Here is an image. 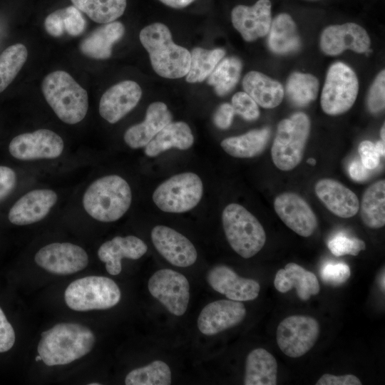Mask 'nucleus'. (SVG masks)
<instances>
[{
  "label": "nucleus",
  "mask_w": 385,
  "mask_h": 385,
  "mask_svg": "<svg viewBox=\"0 0 385 385\" xmlns=\"http://www.w3.org/2000/svg\"><path fill=\"white\" fill-rule=\"evenodd\" d=\"M94 344L95 336L88 327L60 323L41 333L37 351L47 366L64 365L88 354Z\"/></svg>",
  "instance_id": "f257e3e1"
},
{
  "label": "nucleus",
  "mask_w": 385,
  "mask_h": 385,
  "mask_svg": "<svg viewBox=\"0 0 385 385\" xmlns=\"http://www.w3.org/2000/svg\"><path fill=\"white\" fill-rule=\"evenodd\" d=\"M140 41L148 52L154 71L166 78H180L188 73L190 65V53L175 44L168 26L154 23L140 32Z\"/></svg>",
  "instance_id": "f03ea898"
},
{
  "label": "nucleus",
  "mask_w": 385,
  "mask_h": 385,
  "mask_svg": "<svg viewBox=\"0 0 385 385\" xmlns=\"http://www.w3.org/2000/svg\"><path fill=\"white\" fill-rule=\"evenodd\" d=\"M132 192L128 182L118 175L94 180L86 190L83 206L93 219L111 222L121 218L130 207Z\"/></svg>",
  "instance_id": "7ed1b4c3"
},
{
  "label": "nucleus",
  "mask_w": 385,
  "mask_h": 385,
  "mask_svg": "<svg viewBox=\"0 0 385 385\" xmlns=\"http://www.w3.org/2000/svg\"><path fill=\"white\" fill-rule=\"evenodd\" d=\"M43 95L58 118L73 125L81 122L88 109L87 91L67 72L48 74L41 84Z\"/></svg>",
  "instance_id": "20e7f679"
},
{
  "label": "nucleus",
  "mask_w": 385,
  "mask_h": 385,
  "mask_svg": "<svg viewBox=\"0 0 385 385\" xmlns=\"http://www.w3.org/2000/svg\"><path fill=\"white\" fill-rule=\"evenodd\" d=\"M222 222L227 242L242 257L250 258L264 247L266 233L262 225L242 205H227L222 213Z\"/></svg>",
  "instance_id": "39448f33"
},
{
  "label": "nucleus",
  "mask_w": 385,
  "mask_h": 385,
  "mask_svg": "<svg viewBox=\"0 0 385 385\" xmlns=\"http://www.w3.org/2000/svg\"><path fill=\"white\" fill-rule=\"evenodd\" d=\"M310 131L307 114L299 112L282 120L271 148L272 160L279 170L288 171L301 162Z\"/></svg>",
  "instance_id": "423d86ee"
},
{
  "label": "nucleus",
  "mask_w": 385,
  "mask_h": 385,
  "mask_svg": "<svg viewBox=\"0 0 385 385\" xmlns=\"http://www.w3.org/2000/svg\"><path fill=\"white\" fill-rule=\"evenodd\" d=\"M120 296L117 284L103 276L78 279L72 282L64 292L67 306L78 312L111 308L119 302Z\"/></svg>",
  "instance_id": "0eeeda50"
},
{
  "label": "nucleus",
  "mask_w": 385,
  "mask_h": 385,
  "mask_svg": "<svg viewBox=\"0 0 385 385\" xmlns=\"http://www.w3.org/2000/svg\"><path fill=\"white\" fill-rule=\"evenodd\" d=\"M203 195L202 181L197 174L186 172L175 175L160 183L152 198L162 211L183 213L195 207Z\"/></svg>",
  "instance_id": "6e6552de"
},
{
  "label": "nucleus",
  "mask_w": 385,
  "mask_h": 385,
  "mask_svg": "<svg viewBox=\"0 0 385 385\" xmlns=\"http://www.w3.org/2000/svg\"><path fill=\"white\" fill-rule=\"evenodd\" d=\"M359 91L355 72L342 62L329 68L321 95L323 111L330 115L342 114L354 105Z\"/></svg>",
  "instance_id": "1a4fd4ad"
},
{
  "label": "nucleus",
  "mask_w": 385,
  "mask_h": 385,
  "mask_svg": "<svg viewBox=\"0 0 385 385\" xmlns=\"http://www.w3.org/2000/svg\"><path fill=\"white\" fill-rule=\"evenodd\" d=\"M319 324L314 318L292 315L279 324L277 343L285 355L298 358L314 346L319 337Z\"/></svg>",
  "instance_id": "9d476101"
},
{
  "label": "nucleus",
  "mask_w": 385,
  "mask_h": 385,
  "mask_svg": "<svg viewBox=\"0 0 385 385\" xmlns=\"http://www.w3.org/2000/svg\"><path fill=\"white\" fill-rule=\"evenodd\" d=\"M148 287L151 295L171 314H185L190 299V284L183 274L170 269L159 270L150 278Z\"/></svg>",
  "instance_id": "9b49d317"
},
{
  "label": "nucleus",
  "mask_w": 385,
  "mask_h": 385,
  "mask_svg": "<svg viewBox=\"0 0 385 385\" xmlns=\"http://www.w3.org/2000/svg\"><path fill=\"white\" fill-rule=\"evenodd\" d=\"M63 148L62 138L48 129L18 135L9 145L10 154L20 160L54 159L62 154Z\"/></svg>",
  "instance_id": "f8f14e48"
},
{
  "label": "nucleus",
  "mask_w": 385,
  "mask_h": 385,
  "mask_svg": "<svg viewBox=\"0 0 385 385\" xmlns=\"http://www.w3.org/2000/svg\"><path fill=\"white\" fill-rule=\"evenodd\" d=\"M36 263L56 274H71L86 268L87 252L80 246L69 242H54L41 247L34 257Z\"/></svg>",
  "instance_id": "ddd939ff"
},
{
  "label": "nucleus",
  "mask_w": 385,
  "mask_h": 385,
  "mask_svg": "<svg viewBox=\"0 0 385 385\" xmlns=\"http://www.w3.org/2000/svg\"><path fill=\"white\" fill-rule=\"evenodd\" d=\"M274 207L282 221L300 236L307 237L316 230L317 218L309 204L294 192H283L274 200Z\"/></svg>",
  "instance_id": "4468645a"
},
{
  "label": "nucleus",
  "mask_w": 385,
  "mask_h": 385,
  "mask_svg": "<svg viewBox=\"0 0 385 385\" xmlns=\"http://www.w3.org/2000/svg\"><path fill=\"white\" fill-rule=\"evenodd\" d=\"M370 44L366 30L355 23L327 26L322 31L319 41L322 51L329 56L339 55L347 49L365 53Z\"/></svg>",
  "instance_id": "2eb2a0df"
},
{
  "label": "nucleus",
  "mask_w": 385,
  "mask_h": 385,
  "mask_svg": "<svg viewBox=\"0 0 385 385\" xmlns=\"http://www.w3.org/2000/svg\"><path fill=\"white\" fill-rule=\"evenodd\" d=\"M150 235L157 251L173 265L186 267L195 262L197 250L181 233L167 226L157 225Z\"/></svg>",
  "instance_id": "dca6fc26"
},
{
  "label": "nucleus",
  "mask_w": 385,
  "mask_h": 385,
  "mask_svg": "<svg viewBox=\"0 0 385 385\" xmlns=\"http://www.w3.org/2000/svg\"><path fill=\"white\" fill-rule=\"evenodd\" d=\"M246 316L245 305L231 299H220L207 304L197 318L199 330L214 335L239 324Z\"/></svg>",
  "instance_id": "f3484780"
},
{
  "label": "nucleus",
  "mask_w": 385,
  "mask_h": 385,
  "mask_svg": "<svg viewBox=\"0 0 385 385\" xmlns=\"http://www.w3.org/2000/svg\"><path fill=\"white\" fill-rule=\"evenodd\" d=\"M271 10L270 0H258L252 6L237 5L231 12L232 25L245 41H253L269 33Z\"/></svg>",
  "instance_id": "a211bd4d"
},
{
  "label": "nucleus",
  "mask_w": 385,
  "mask_h": 385,
  "mask_svg": "<svg viewBox=\"0 0 385 385\" xmlns=\"http://www.w3.org/2000/svg\"><path fill=\"white\" fill-rule=\"evenodd\" d=\"M207 281L214 290L235 301L253 300L260 291V285L256 280L241 277L230 267L223 265L210 270Z\"/></svg>",
  "instance_id": "6ab92c4d"
},
{
  "label": "nucleus",
  "mask_w": 385,
  "mask_h": 385,
  "mask_svg": "<svg viewBox=\"0 0 385 385\" xmlns=\"http://www.w3.org/2000/svg\"><path fill=\"white\" fill-rule=\"evenodd\" d=\"M141 96V88L136 82L124 81L118 83L101 96L99 113L108 123H115L137 106Z\"/></svg>",
  "instance_id": "aec40b11"
},
{
  "label": "nucleus",
  "mask_w": 385,
  "mask_h": 385,
  "mask_svg": "<svg viewBox=\"0 0 385 385\" xmlns=\"http://www.w3.org/2000/svg\"><path fill=\"white\" fill-rule=\"evenodd\" d=\"M56 192L51 189H36L21 196L11 207L8 218L14 225H27L43 220L56 205Z\"/></svg>",
  "instance_id": "412c9836"
},
{
  "label": "nucleus",
  "mask_w": 385,
  "mask_h": 385,
  "mask_svg": "<svg viewBox=\"0 0 385 385\" xmlns=\"http://www.w3.org/2000/svg\"><path fill=\"white\" fill-rule=\"evenodd\" d=\"M314 191L324 205L339 217H351L359 210L356 195L337 180L320 179L315 184Z\"/></svg>",
  "instance_id": "4be33fe9"
},
{
  "label": "nucleus",
  "mask_w": 385,
  "mask_h": 385,
  "mask_svg": "<svg viewBox=\"0 0 385 385\" xmlns=\"http://www.w3.org/2000/svg\"><path fill=\"white\" fill-rule=\"evenodd\" d=\"M172 120V114L166 104L153 102L149 105L144 120L126 130L124 141L132 149L144 148Z\"/></svg>",
  "instance_id": "5701e85b"
},
{
  "label": "nucleus",
  "mask_w": 385,
  "mask_h": 385,
  "mask_svg": "<svg viewBox=\"0 0 385 385\" xmlns=\"http://www.w3.org/2000/svg\"><path fill=\"white\" fill-rule=\"evenodd\" d=\"M147 250L146 244L135 236H116L101 245L98 256L99 260L106 264L107 272L110 274L117 275L122 270V259L138 260L144 255Z\"/></svg>",
  "instance_id": "b1692460"
},
{
  "label": "nucleus",
  "mask_w": 385,
  "mask_h": 385,
  "mask_svg": "<svg viewBox=\"0 0 385 385\" xmlns=\"http://www.w3.org/2000/svg\"><path fill=\"white\" fill-rule=\"evenodd\" d=\"M274 285L282 293L296 288L297 296L303 301L308 300L312 295H317L320 290L316 275L294 262L287 264L284 269L277 271Z\"/></svg>",
  "instance_id": "393cba45"
},
{
  "label": "nucleus",
  "mask_w": 385,
  "mask_h": 385,
  "mask_svg": "<svg viewBox=\"0 0 385 385\" xmlns=\"http://www.w3.org/2000/svg\"><path fill=\"white\" fill-rule=\"evenodd\" d=\"M125 33L120 21H112L98 27L82 40L80 51L85 56L95 59H106L111 56L113 45Z\"/></svg>",
  "instance_id": "a878e982"
},
{
  "label": "nucleus",
  "mask_w": 385,
  "mask_h": 385,
  "mask_svg": "<svg viewBox=\"0 0 385 385\" xmlns=\"http://www.w3.org/2000/svg\"><path fill=\"white\" fill-rule=\"evenodd\" d=\"M193 143V135L186 123L170 122L144 147V153L148 157H155L171 148L188 150Z\"/></svg>",
  "instance_id": "bb28decb"
},
{
  "label": "nucleus",
  "mask_w": 385,
  "mask_h": 385,
  "mask_svg": "<svg viewBox=\"0 0 385 385\" xmlns=\"http://www.w3.org/2000/svg\"><path fill=\"white\" fill-rule=\"evenodd\" d=\"M242 87L257 105L265 108L277 107L284 98L282 84L258 71L248 72L242 80Z\"/></svg>",
  "instance_id": "cd10ccee"
},
{
  "label": "nucleus",
  "mask_w": 385,
  "mask_h": 385,
  "mask_svg": "<svg viewBox=\"0 0 385 385\" xmlns=\"http://www.w3.org/2000/svg\"><path fill=\"white\" fill-rule=\"evenodd\" d=\"M277 362L274 356L262 348L249 353L246 358L245 385H275Z\"/></svg>",
  "instance_id": "c85d7f7f"
},
{
  "label": "nucleus",
  "mask_w": 385,
  "mask_h": 385,
  "mask_svg": "<svg viewBox=\"0 0 385 385\" xmlns=\"http://www.w3.org/2000/svg\"><path fill=\"white\" fill-rule=\"evenodd\" d=\"M267 41L270 50L278 54L295 52L300 48L297 26L289 14L281 13L272 20Z\"/></svg>",
  "instance_id": "c756f323"
},
{
  "label": "nucleus",
  "mask_w": 385,
  "mask_h": 385,
  "mask_svg": "<svg viewBox=\"0 0 385 385\" xmlns=\"http://www.w3.org/2000/svg\"><path fill=\"white\" fill-rule=\"evenodd\" d=\"M270 137V128H265L252 130L238 136L225 138L221 141L220 145L225 153L232 157L250 158L262 153Z\"/></svg>",
  "instance_id": "7c9ffc66"
},
{
  "label": "nucleus",
  "mask_w": 385,
  "mask_h": 385,
  "mask_svg": "<svg viewBox=\"0 0 385 385\" xmlns=\"http://www.w3.org/2000/svg\"><path fill=\"white\" fill-rule=\"evenodd\" d=\"M360 215L364 224L378 229L385 225V181L379 180L364 191L360 204Z\"/></svg>",
  "instance_id": "2f4dec72"
},
{
  "label": "nucleus",
  "mask_w": 385,
  "mask_h": 385,
  "mask_svg": "<svg viewBox=\"0 0 385 385\" xmlns=\"http://www.w3.org/2000/svg\"><path fill=\"white\" fill-rule=\"evenodd\" d=\"M77 9L99 24L114 21L124 13L126 0H71Z\"/></svg>",
  "instance_id": "473e14b6"
},
{
  "label": "nucleus",
  "mask_w": 385,
  "mask_h": 385,
  "mask_svg": "<svg viewBox=\"0 0 385 385\" xmlns=\"http://www.w3.org/2000/svg\"><path fill=\"white\" fill-rule=\"evenodd\" d=\"M241 61L235 56L224 58L218 63L207 77V83L214 87L219 96L230 93L237 83L242 71Z\"/></svg>",
  "instance_id": "72a5a7b5"
},
{
  "label": "nucleus",
  "mask_w": 385,
  "mask_h": 385,
  "mask_svg": "<svg viewBox=\"0 0 385 385\" xmlns=\"http://www.w3.org/2000/svg\"><path fill=\"white\" fill-rule=\"evenodd\" d=\"M319 81L313 75L294 72L288 78L286 93L295 106H304L314 101L318 95Z\"/></svg>",
  "instance_id": "f704fd0d"
},
{
  "label": "nucleus",
  "mask_w": 385,
  "mask_h": 385,
  "mask_svg": "<svg viewBox=\"0 0 385 385\" xmlns=\"http://www.w3.org/2000/svg\"><path fill=\"white\" fill-rule=\"evenodd\" d=\"M225 55V51L222 48L208 50L200 47L195 48L190 53V65L186 74V81L189 83L204 81Z\"/></svg>",
  "instance_id": "c9c22d12"
},
{
  "label": "nucleus",
  "mask_w": 385,
  "mask_h": 385,
  "mask_svg": "<svg viewBox=\"0 0 385 385\" xmlns=\"http://www.w3.org/2000/svg\"><path fill=\"white\" fill-rule=\"evenodd\" d=\"M126 385H169L171 371L163 361L155 360L145 366L130 371L125 379Z\"/></svg>",
  "instance_id": "e433bc0d"
},
{
  "label": "nucleus",
  "mask_w": 385,
  "mask_h": 385,
  "mask_svg": "<svg viewBox=\"0 0 385 385\" xmlns=\"http://www.w3.org/2000/svg\"><path fill=\"white\" fill-rule=\"evenodd\" d=\"M28 56L26 47L16 43L7 47L0 55V93L13 81L25 63Z\"/></svg>",
  "instance_id": "4c0bfd02"
},
{
  "label": "nucleus",
  "mask_w": 385,
  "mask_h": 385,
  "mask_svg": "<svg viewBox=\"0 0 385 385\" xmlns=\"http://www.w3.org/2000/svg\"><path fill=\"white\" fill-rule=\"evenodd\" d=\"M328 247L331 252L340 257L346 255L356 256L360 251L365 250L366 245L363 240L356 237H349L339 234L329 240Z\"/></svg>",
  "instance_id": "58836bf2"
},
{
  "label": "nucleus",
  "mask_w": 385,
  "mask_h": 385,
  "mask_svg": "<svg viewBox=\"0 0 385 385\" xmlns=\"http://www.w3.org/2000/svg\"><path fill=\"white\" fill-rule=\"evenodd\" d=\"M61 13L65 32L72 36H79L83 32L86 21L78 9L69 6L61 9Z\"/></svg>",
  "instance_id": "ea45409f"
},
{
  "label": "nucleus",
  "mask_w": 385,
  "mask_h": 385,
  "mask_svg": "<svg viewBox=\"0 0 385 385\" xmlns=\"http://www.w3.org/2000/svg\"><path fill=\"white\" fill-rule=\"evenodd\" d=\"M235 113L247 120H255L260 116L257 103L245 92H237L232 98Z\"/></svg>",
  "instance_id": "a19ab883"
},
{
  "label": "nucleus",
  "mask_w": 385,
  "mask_h": 385,
  "mask_svg": "<svg viewBox=\"0 0 385 385\" xmlns=\"http://www.w3.org/2000/svg\"><path fill=\"white\" fill-rule=\"evenodd\" d=\"M367 106L371 113H376L385 106V72L382 70L374 81L367 96Z\"/></svg>",
  "instance_id": "79ce46f5"
},
{
  "label": "nucleus",
  "mask_w": 385,
  "mask_h": 385,
  "mask_svg": "<svg viewBox=\"0 0 385 385\" xmlns=\"http://www.w3.org/2000/svg\"><path fill=\"white\" fill-rule=\"evenodd\" d=\"M351 274L349 267L342 262L327 263L321 270L322 281L331 286H339L347 281Z\"/></svg>",
  "instance_id": "37998d69"
},
{
  "label": "nucleus",
  "mask_w": 385,
  "mask_h": 385,
  "mask_svg": "<svg viewBox=\"0 0 385 385\" xmlns=\"http://www.w3.org/2000/svg\"><path fill=\"white\" fill-rule=\"evenodd\" d=\"M358 150L361 162L365 168L373 170L378 167L381 156L374 143L370 140H363L360 143Z\"/></svg>",
  "instance_id": "c03bdc74"
},
{
  "label": "nucleus",
  "mask_w": 385,
  "mask_h": 385,
  "mask_svg": "<svg viewBox=\"0 0 385 385\" xmlns=\"http://www.w3.org/2000/svg\"><path fill=\"white\" fill-rule=\"evenodd\" d=\"M14 342V329L0 307V353L10 350Z\"/></svg>",
  "instance_id": "a18cd8bd"
},
{
  "label": "nucleus",
  "mask_w": 385,
  "mask_h": 385,
  "mask_svg": "<svg viewBox=\"0 0 385 385\" xmlns=\"http://www.w3.org/2000/svg\"><path fill=\"white\" fill-rule=\"evenodd\" d=\"M235 113L231 104L227 103L221 104L213 115L215 125L222 130L227 129L232 123Z\"/></svg>",
  "instance_id": "49530a36"
},
{
  "label": "nucleus",
  "mask_w": 385,
  "mask_h": 385,
  "mask_svg": "<svg viewBox=\"0 0 385 385\" xmlns=\"http://www.w3.org/2000/svg\"><path fill=\"white\" fill-rule=\"evenodd\" d=\"M16 184V175L11 168L0 165V200L14 190Z\"/></svg>",
  "instance_id": "de8ad7c7"
},
{
  "label": "nucleus",
  "mask_w": 385,
  "mask_h": 385,
  "mask_svg": "<svg viewBox=\"0 0 385 385\" xmlns=\"http://www.w3.org/2000/svg\"><path fill=\"white\" fill-rule=\"evenodd\" d=\"M361 381L354 375L335 376L330 374L322 375L316 385H361Z\"/></svg>",
  "instance_id": "09e8293b"
},
{
  "label": "nucleus",
  "mask_w": 385,
  "mask_h": 385,
  "mask_svg": "<svg viewBox=\"0 0 385 385\" xmlns=\"http://www.w3.org/2000/svg\"><path fill=\"white\" fill-rule=\"evenodd\" d=\"M46 32L53 37H60L64 33L61 9H58L48 15L44 21Z\"/></svg>",
  "instance_id": "8fccbe9b"
},
{
  "label": "nucleus",
  "mask_w": 385,
  "mask_h": 385,
  "mask_svg": "<svg viewBox=\"0 0 385 385\" xmlns=\"http://www.w3.org/2000/svg\"><path fill=\"white\" fill-rule=\"evenodd\" d=\"M371 170L367 169L359 160L353 161L349 166L351 178L358 182L364 181L371 175Z\"/></svg>",
  "instance_id": "3c124183"
},
{
  "label": "nucleus",
  "mask_w": 385,
  "mask_h": 385,
  "mask_svg": "<svg viewBox=\"0 0 385 385\" xmlns=\"http://www.w3.org/2000/svg\"><path fill=\"white\" fill-rule=\"evenodd\" d=\"M163 4L174 9H182L192 3L195 0H160Z\"/></svg>",
  "instance_id": "603ef678"
},
{
  "label": "nucleus",
  "mask_w": 385,
  "mask_h": 385,
  "mask_svg": "<svg viewBox=\"0 0 385 385\" xmlns=\"http://www.w3.org/2000/svg\"><path fill=\"white\" fill-rule=\"evenodd\" d=\"M384 141H382L381 140L378 141L376 144H375V146H376V148L378 151V153H379L380 156H384V150H385V148H384Z\"/></svg>",
  "instance_id": "864d4df0"
},
{
  "label": "nucleus",
  "mask_w": 385,
  "mask_h": 385,
  "mask_svg": "<svg viewBox=\"0 0 385 385\" xmlns=\"http://www.w3.org/2000/svg\"><path fill=\"white\" fill-rule=\"evenodd\" d=\"M384 133H385L384 125H383V126L381 128V131H380L381 140L382 141L385 140Z\"/></svg>",
  "instance_id": "5fc2aeb1"
},
{
  "label": "nucleus",
  "mask_w": 385,
  "mask_h": 385,
  "mask_svg": "<svg viewBox=\"0 0 385 385\" xmlns=\"http://www.w3.org/2000/svg\"><path fill=\"white\" fill-rule=\"evenodd\" d=\"M384 272H383V274L381 276V289L383 290V292H384V288H385V285H384Z\"/></svg>",
  "instance_id": "6e6d98bb"
},
{
  "label": "nucleus",
  "mask_w": 385,
  "mask_h": 385,
  "mask_svg": "<svg viewBox=\"0 0 385 385\" xmlns=\"http://www.w3.org/2000/svg\"><path fill=\"white\" fill-rule=\"evenodd\" d=\"M307 163L312 165H314L316 163V160L314 158H310L307 160Z\"/></svg>",
  "instance_id": "4d7b16f0"
},
{
  "label": "nucleus",
  "mask_w": 385,
  "mask_h": 385,
  "mask_svg": "<svg viewBox=\"0 0 385 385\" xmlns=\"http://www.w3.org/2000/svg\"><path fill=\"white\" fill-rule=\"evenodd\" d=\"M41 360V356L38 355V356L36 357V361H40Z\"/></svg>",
  "instance_id": "13d9d810"
},
{
  "label": "nucleus",
  "mask_w": 385,
  "mask_h": 385,
  "mask_svg": "<svg viewBox=\"0 0 385 385\" xmlns=\"http://www.w3.org/2000/svg\"><path fill=\"white\" fill-rule=\"evenodd\" d=\"M99 384H98V383H91V384H90V385H99Z\"/></svg>",
  "instance_id": "bf43d9fd"
}]
</instances>
